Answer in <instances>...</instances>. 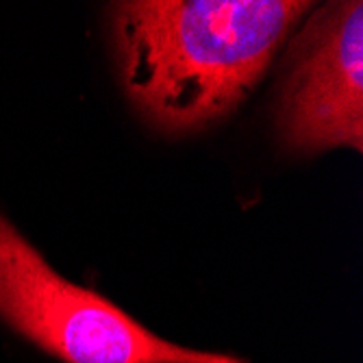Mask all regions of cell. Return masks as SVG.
Returning a JSON list of instances; mask_svg holds the SVG:
<instances>
[{"instance_id": "3957f363", "label": "cell", "mask_w": 363, "mask_h": 363, "mask_svg": "<svg viewBox=\"0 0 363 363\" xmlns=\"http://www.w3.org/2000/svg\"><path fill=\"white\" fill-rule=\"evenodd\" d=\"M279 133L291 152L363 148V5L328 3L287 50Z\"/></svg>"}, {"instance_id": "6da1fadb", "label": "cell", "mask_w": 363, "mask_h": 363, "mask_svg": "<svg viewBox=\"0 0 363 363\" xmlns=\"http://www.w3.org/2000/svg\"><path fill=\"white\" fill-rule=\"evenodd\" d=\"M298 0H138L113 5L128 101L161 133L189 135L235 111L311 9Z\"/></svg>"}, {"instance_id": "7a4b0ae2", "label": "cell", "mask_w": 363, "mask_h": 363, "mask_svg": "<svg viewBox=\"0 0 363 363\" xmlns=\"http://www.w3.org/2000/svg\"><path fill=\"white\" fill-rule=\"evenodd\" d=\"M0 320L63 363H248L155 335L105 296L55 272L5 213H0Z\"/></svg>"}]
</instances>
